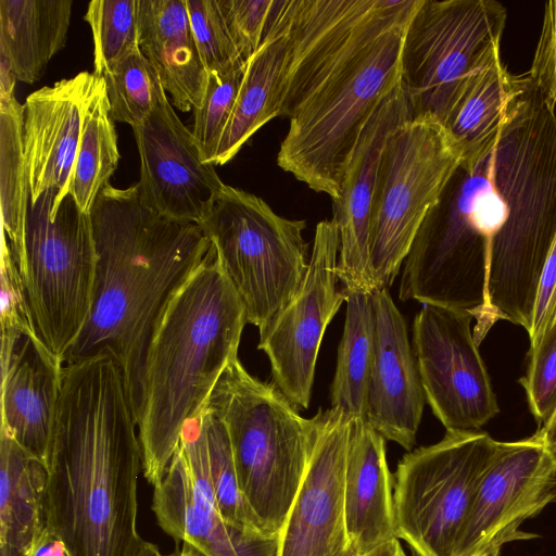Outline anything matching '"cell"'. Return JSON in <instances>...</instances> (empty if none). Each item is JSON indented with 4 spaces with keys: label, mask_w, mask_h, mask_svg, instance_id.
<instances>
[{
    "label": "cell",
    "mask_w": 556,
    "mask_h": 556,
    "mask_svg": "<svg viewBox=\"0 0 556 556\" xmlns=\"http://www.w3.org/2000/svg\"><path fill=\"white\" fill-rule=\"evenodd\" d=\"M527 76L556 105V0L545 3L540 38Z\"/></svg>",
    "instance_id": "obj_40"
},
{
    "label": "cell",
    "mask_w": 556,
    "mask_h": 556,
    "mask_svg": "<svg viewBox=\"0 0 556 556\" xmlns=\"http://www.w3.org/2000/svg\"><path fill=\"white\" fill-rule=\"evenodd\" d=\"M85 21L92 33L93 73L100 77L138 46L139 0H92Z\"/></svg>",
    "instance_id": "obj_34"
},
{
    "label": "cell",
    "mask_w": 556,
    "mask_h": 556,
    "mask_svg": "<svg viewBox=\"0 0 556 556\" xmlns=\"http://www.w3.org/2000/svg\"><path fill=\"white\" fill-rule=\"evenodd\" d=\"M142 452L122 374L106 354L65 364L46 527L72 556H138Z\"/></svg>",
    "instance_id": "obj_2"
},
{
    "label": "cell",
    "mask_w": 556,
    "mask_h": 556,
    "mask_svg": "<svg viewBox=\"0 0 556 556\" xmlns=\"http://www.w3.org/2000/svg\"><path fill=\"white\" fill-rule=\"evenodd\" d=\"M393 476L386 439L364 418H351L344 471V516L350 546L363 556L396 539Z\"/></svg>",
    "instance_id": "obj_23"
},
{
    "label": "cell",
    "mask_w": 556,
    "mask_h": 556,
    "mask_svg": "<svg viewBox=\"0 0 556 556\" xmlns=\"http://www.w3.org/2000/svg\"><path fill=\"white\" fill-rule=\"evenodd\" d=\"M493 150L462 161L417 231L399 289L402 301L468 312L476 319L478 344L489 332L490 249L503 215L492 176Z\"/></svg>",
    "instance_id": "obj_6"
},
{
    "label": "cell",
    "mask_w": 556,
    "mask_h": 556,
    "mask_svg": "<svg viewBox=\"0 0 556 556\" xmlns=\"http://www.w3.org/2000/svg\"><path fill=\"white\" fill-rule=\"evenodd\" d=\"M525 83L526 76L508 73L500 53L470 78L443 124L462 152V161L478 160L494 148Z\"/></svg>",
    "instance_id": "obj_27"
},
{
    "label": "cell",
    "mask_w": 556,
    "mask_h": 556,
    "mask_svg": "<svg viewBox=\"0 0 556 556\" xmlns=\"http://www.w3.org/2000/svg\"><path fill=\"white\" fill-rule=\"evenodd\" d=\"M363 556H406V555H405V552H404L399 539H393Z\"/></svg>",
    "instance_id": "obj_46"
},
{
    "label": "cell",
    "mask_w": 556,
    "mask_h": 556,
    "mask_svg": "<svg viewBox=\"0 0 556 556\" xmlns=\"http://www.w3.org/2000/svg\"><path fill=\"white\" fill-rule=\"evenodd\" d=\"M199 225L238 293L248 323L264 336L305 279L306 222L282 217L262 198L225 184Z\"/></svg>",
    "instance_id": "obj_8"
},
{
    "label": "cell",
    "mask_w": 556,
    "mask_h": 556,
    "mask_svg": "<svg viewBox=\"0 0 556 556\" xmlns=\"http://www.w3.org/2000/svg\"><path fill=\"white\" fill-rule=\"evenodd\" d=\"M506 16L495 0H421L402 51L413 117L445 123L470 78L500 53Z\"/></svg>",
    "instance_id": "obj_11"
},
{
    "label": "cell",
    "mask_w": 556,
    "mask_h": 556,
    "mask_svg": "<svg viewBox=\"0 0 556 556\" xmlns=\"http://www.w3.org/2000/svg\"><path fill=\"white\" fill-rule=\"evenodd\" d=\"M0 267L1 331L38 333L23 277L10 251L3 244H1Z\"/></svg>",
    "instance_id": "obj_39"
},
{
    "label": "cell",
    "mask_w": 556,
    "mask_h": 556,
    "mask_svg": "<svg viewBox=\"0 0 556 556\" xmlns=\"http://www.w3.org/2000/svg\"><path fill=\"white\" fill-rule=\"evenodd\" d=\"M62 361L38 333L1 331V430L48 469Z\"/></svg>",
    "instance_id": "obj_21"
},
{
    "label": "cell",
    "mask_w": 556,
    "mask_h": 556,
    "mask_svg": "<svg viewBox=\"0 0 556 556\" xmlns=\"http://www.w3.org/2000/svg\"><path fill=\"white\" fill-rule=\"evenodd\" d=\"M96 267L87 320L63 364L110 355L139 417L143 365L172 296L213 244L199 224L166 217L140 199L136 185L110 182L90 211Z\"/></svg>",
    "instance_id": "obj_3"
},
{
    "label": "cell",
    "mask_w": 556,
    "mask_h": 556,
    "mask_svg": "<svg viewBox=\"0 0 556 556\" xmlns=\"http://www.w3.org/2000/svg\"><path fill=\"white\" fill-rule=\"evenodd\" d=\"M16 81L12 59L4 47L0 46V98L14 97Z\"/></svg>",
    "instance_id": "obj_43"
},
{
    "label": "cell",
    "mask_w": 556,
    "mask_h": 556,
    "mask_svg": "<svg viewBox=\"0 0 556 556\" xmlns=\"http://www.w3.org/2000/svg\"><path fill=\"white\" fill-rule=\"evenodd\" d=\"M370 292L375 346L366 420L386 440L412 451L427 402L418 364L405 319L389 289Z\"/></svg>",
    "instance_id": "obj_22"
},
{
    "label": "cell",
    "mask_w": 556,
    "mask_h": 556,
    "mask_svg": "<svg viewBox=\"0 0 556 556\" xmlns=\"http://www.w3.org/2000/svg\"><path fill=\"white\" fill-rule=\"evenodd\" d=\"M463 160L445 127L431 116L403 122L386 144L369 229L371 290L389 289L430 208Z\"/></svg>",
    "instance_id": "obj_9"
},
{
    "label": "cell",
    "mask_w": 556,
    "mask_h": 556,
    "mask_svg": "<svg viewBox=\"0 0 556 556\" xmlns=\"http://www.w3.org/2000/svg\"><path fill=\"white\" fill-rule=\"evenodd\" d=\"M346 315L330 388L331 407L367 417V392L375 346L371 292H346Z\"/></svg>",
    "instance_id": "obj_29"
},
{
    "label": "cell",
    "mask_w": 556,
    "mask_h": 556,
    "mask_svg": "<svg viewBox=\"0 0 556 556\" xmlns=\"http://www.w3.org/2000/svg\"><path fill=\"white\" fill-rule=\"evenodd\" d=\"M500 551L491 552L489 554L482 555V556H498Z\"/></svg>",
    "instance_id": "obj_47"
},
{
    "label": "cell",
    "mask_w": 556,
    "mask_h": 556,
    "mask_svg": "<svg viewBox=\"0 0 556 556\" xmlns=\"http://www.w3.org/2000/svg\"><path fill=\"white\" fill-rule=\"evenodd\" d=\"M48 469L0 429V556H27L46 527Z\"/></svg>",
    "instance_id": "obj_26"
},
{
    "label": "cell",
    "mask_w": 556,
    "mask_h": 556,
    "mask_svg": "<svg viewBox=\"0 0 556 556\" xmlns=\"http://www.w3.org/2000/svg\"><path fill=\"white\" fill-rule=\"evenodd\" d=\"M520 383L540 427L556 408V323L530 346L527 370Z\"/></svg>",
    "instance_id": "obj_37"
},
{
    "label": "cell",
    "mask_w": 556,
    "mask_h": 556,
    "mask_svg": "<svg viewBox=\"0 0 556 556\" xmlns=\"http://www.w3.org/2000/svg\"><path fill=\"white\" fill-rule=\"evenodd\" d=\"M492 176L503 215L491 241L486 327L507 320L528 332L556 238V105L528 76L494 147Z\"/></svg>",
    "instance_id": "obj_5"
},
{
    "label": "cell",
    "mask_w": 556,
    "mask_h": 556,
    "mask_svg": "<svg viewBox=\"0 0 556 556\" xmlns=\"http://www.w3.org/2000/svg\"><path fill=\"white\" fill-rule=\"evenodd\" d=\"M338 253L337 224L332 218L320 222L300 292L260 337L257 349L269 359L274 384L295 408L309 406L321 339L346 300L337 273Z\"/></svg>",
    "instance_id": "obj_14"
},
{
    "label": "cell",
    "mask_w": 556,
    "mask_h": 556,
    "mask_svg": "<svg viewBox=\"0 0 556 556\" xmlns=\"http://www.w3.org/2000/svg\"><path fill=\"white\" fill-rule=\"evenodd\" d=\"M306 471L279 532L276 556H359L348 540L344 471L351 418L319 410Z\"/></svg>",
    "instance_id": "obj_18"
},
{
    "label": "cell",
    "mask_w": 556,
    "mask_h": 556,
    "mask_svg": "<svg viewBox=\"0 0 556 556\" xmlns=\"http://www.w3.org/2000/svg\"><path fill=\"white\" fill-rule=\"evenodd\" d=\"M191 29L207 73L224 74L244 64L218 0H186Z\"/></svg>",
    "instance_id": "obj_36"
},
{
    "label": "cell",
    "mask_w": 556,
    "mask_h": 556,
    "mask_svg": "<svg viewBox=\"0 0 556 556\" xmlns=\"http://www.w3.org/2000/svg\"><path fill=\"white\" fill-rule=\"evenodd\" d=\"M285 0H218L229 33L244 62L261 47Z\"/></svg>",
    "instance_id": "obj_38"
},
{
    "label": "cell",
    "mask_w": 556,
    "mask_h": 556,
    "mask_svg": "<svg viewBox=\"0 0 556 556\" xmlns=\"http://www.w3.org/2000/svg\"><path fill=\"white\" fill-rule=\"evenodd\" d=\"M23 105L0 98V207L2 242L22 275L30 188L23 152Z\"/></svg>",
    "instance_id": "obj_30"
},
{
    "label": "cell",
    "mask_w": 556,
    "mask_h": 556,
    "mask_svg": "<svg viewBox=\"0 0 556 556\" xmlns=\"http://www.w3.org/2000/svg\"><path fill=\"white\" fill-rule=\"evenodd\" d=\"M138 556H204V555L188 543H182L181 547L175 549L174 552H172L169 554H163L157 545L146 541V543Z\"/></svg>",
    "instance_id": "obj_44"
},
{
    "label": "cell",
    "mask_w": 556,
    "mask_h": 556,
    "mask_svg": "<svg viewBox=\"0 0 556 556\" xmlns=\"http://www.w3.org/2000/svg\"><path fill=\"white\" fill-rule=\"evenodd\" d=\"M245 63L224 74L208 73L203 100L192 110L191 132L205 163L212 164L230 119L243 79Z\"/></svg>",
    "instance_id": "obj_35"
},
{
    "label": "cell",
    "mask_w": 556,
    "mask_h": 556,
    "mask_svg": "<svg viewBox=\"0 0 556 556\" xmlns=\"http://www.w3.org/2000/svg\"><path fill=\"white\" fill-rule=\"evenodd\" d=\"M556 501V454L533 433L503 442L484 470L457 556H482L534 534L519 527Z\"/></svg>",
    "instance_id": "obj_15"
},
{
    "label": "cell",
    "mask_w": 556,
    "mask_h": 556,
    "mask_svg": "<svg viewBox=\"0 0 556 556\" xmlns=\"http://www.w3.org/2000/svg\"><path fill=\"white\" fill-rule=\"evenodd\" d=\"M55 197L29 205L22 277L37 331L63 363L89 314L96 248L90 213L68 193L51 214Z\"/></svg>",
    "instance_id": "obj_12"
},
{
    "label": "cell",
    "mask_w": 556,
    "mask_h": 556,
    "mask_svg": "<svg viewBox=\"0 0 556 556\" xmlns=\"http://www.w3.org/2000/svg\"><path fill=\"white\" fill-rule=\"evenodd\" d=\"M412 117L400 83L367 121L348 159L340 198L332 202L339 232L337 273L346 292L371 291L369 229L379 167L389 137Z\"/></svg>",
    "instance_id": "obj_19"
},
{
    "label": "cell",
    "mask_w": 556,
    "mask_h": 556,
    "mask_svg": "<svg viewBox=\"0 0 556 556\" xmlns=\"http://www.w3.org/2000/svg\"><path fill=\"white\" fill-rule=\"evenodd\" d=\"M138 45L172 104L182 112L198 108L208 73L191 29L186 0H139Z\"/></svg>",
    "instance_id": "obj_24"
},
{
    "label": "cell",
    "mask_w": 556,
    "mask_h": 556,
    "mask_svg": "<svg viewBox=\"0 0 556 556\" xmlns=\"http://www.w3.org/2000/svg\"><path fill=\"white\" fill-rule=\"evenodd\" d=\"M132 131L140 157L136 187L141 201L176 220H204L225 184L214 165L202 160L191 130L164 89L149 116Z\"/></svg>",
    "instance_id": "obj_16"
},
{
    "label": "cell",
    "mask_w": 556,
    "mask_h": 556,
    "mask_svg": "<svg viewBox=\"0 0 556 556\" xmlns=\"http://www.w3.org/2000/svg\"><path fill=\"white\" fill-rule=\"evenodd\" d=\"M500 441L488 433L446 432L406 453L394 476L395 536L416 556H457L479 481Z\"/></svg>",
    "instance_id": "obj_10"
},
{
    "label": "cell",
    "mask_w": 556,
    "mask_h": 556,
    "mask_svg": "<svg viewBox=\"0 0 556 556\" xmlns=\"http://www.w3.org/2000/svg\"><path fill=\"white\" fill-rule=\"evenodd\" d=\"M421 0H290L278 166L340 198L348 159L376 109L401 83L402 51Z\"/></svg>",
    "instance_id": "obj_1"
},
{
    "label": "cell",
    "mask_w": 556,
    "mask_h": 556,
    "mask_svg": "<svg viewBox=\"0 0 556 556\" xmlns=\"http://www.w3.org/2000/svg\"><path fill=\"white\" fill-rule=\"evenodd\" d=\"M100 76L81 72L31 92L23 104V152L30 203L56 192L51 214L70 193L85 111Z\"/></svg>",
    "instance_id": "obj_20"
},
{
    "label": "cell",
    "mask_w": 556,
    "mask_h": 556,
    "mask_svg": "<svg viewBox=\"0 0 556 556\" xmlns=\"http://www.w3.org/2000/svg\"><path fill=\"white\" fill-rule=\"evenodd\" d=\"M244 306L214 247L172 296L147 351L137 419L142 473L165 476L187 420L200 415L226 367L238 358Z\"/></svg>",
    "instance_id": "obj_4"
},
{
    "label": "cell",
    "mask_w": 556,
    "mask_h": 556,
    "mask_svg": "<svg viewBox=\"0 0 556 556\" xmlns=\"http://www.w3.org/2000/svg\"><path fill=\"white\" fill-rule=\"evenodd\" d=\"M101 77L113 121L131 128L149 116L163 90L139 45L113 63Z\"/></svg>",
    "instance_id": "obj_33"
},
{
    "label": "cell",
    "mask_w": 556,
    "mask_h": 556,
    "mask_svg": "<svg viewBox=\"0 0 556 556\" xmlns=\"http://www.w3.org/2000/svg\"><path fill=\"white\" fill-rule=\"evenodd\" d=\"M290 0L269 27L258 50L247 61L237 100L213 165L232 160L266 123L279 116L278 91L289 48Z\"/></svg>",
    "instance_id": "obj_25"
},
{
    "label": "cell",
    "mask_w": 556,
    "mask_h": 556,
    "mask_svg": "<svg viewBox=\"0 0 556 556\" xmlns=\"http://www.w3.org/2000/svg\"><path fill=\"white\" fill-rule=\"evenodd\" d=\"M152 510L161 529L204 556H276L277 539H249L225 523L211 486L201 417L186 421Z\"/></svg>",
    "instance_id": "obj_17"
},
{
    "label": "cell",
    "mask_w": 556,
    "mask_h": 556,
    "mask_svg": "<svg viewBox=\"0 0 556 556\" xmlns=\"http://www.w3.org/2000/svg\"><path fill=\"white\" fill-rule=\"evenodd\" d=\"M205 408L227 431L241 491L265 535L278 538L306 471L315 416L302 417L239 358L223 371Z\"/></svg>",
    "instance_id": "obj_7"
},
{
    "label": "cell",
    "mask_w": 556,
    "mask_h": 556,
    "mask_svg": "<svg viewBox=\"0 0 556 556\" xmlns=\"http://www.w3.org/2000/svg\"><path fill=\"white\" fill-rule=\"evenodd\" d=\"M556 323V238L544 264L530 330V346Z\"/></svg>",
    "instance_id": "obj_41"
},
{
    "label": "cell",
    "mask_w": 556,
    "mask_h": 556,
    "mask_svg": "<svg viewBox=\"0 0 556 556\" xmlns=\"http://www.w3.org/2000/svg\"><path fill=\"white\" fill-rule=\"evenodd\" d=\"M468 312L422 304L413 351L426 400L446 432H477L498 412Z\"/></svg>",
    "instance_id": "obj_13"
},
{
    "label": "cell",
    "mask_w": 556,
    "mask_h": 556,
    "mask_svg": "<svg viewBox=\"0 0 556 556\" xmlns=\"http://www.w3.org/2000/svg\"><path fill=\"white\" fill-rule=\"evenodd\" d=\"M119 156L114 121L100 77L85 111L70 188V194L84 212L90 213L99 192L114 174Z\"/></svg>",
    "instance_id": "obj_31"
},
{
    "label": "cell",
    "mask_w": 556,
    "mask_h": 556,
    "mask_svg": "<svg viewBox=\"0 0 556 556\" xmlns=\"http://www.w3.org/2000/svg\"><path fill=\"white\" fill-rule=\"evenodd\" d=\"M27 556H72L65 544L48 528L33 545Z\"/></svg>",
    "instance_id": "obj_42"
},
{
    "label": "cell",
    "mask_w": 556,
    "mask_h": 556,
    "mask_svg": "<svg viewBox=\"0 0 556 556\" xmlns=\"http://www.w3.org/2000/svg\"><path fill=\"white\" fill-rule=\"evenodd\" d=\"M200 417L204 431L208 478L222 519L249 539H270L265 535L241 491L224 425L206 408Z\"/></svg>",
    "instance_id": "obj_32"
},
{
    "label": "cell",
    "mask_w": 556,
    "mask_h": 556,
    "mask_svg": "<svg viewBox=\"0 0 556 556\" xmlns=\"http://www.w3.org/2000/svg\"><path fill=\"white\" fill-rule=\"evenodd\" d=\"M72 0H0V46L17 81L35 83L65 46Z\"/></svg>",
    "instance_id": "obj_28"
},
{
    "label": "cell",
    "mask_w": 556,
    "mask_h": 556,
    "mask_svg": "<svg viewBox=\"0 0 556 556\" xmlns=\"http://www.w3.org/2000/svg\"><path fill=\"white\" fill-rule=\"evenodd\" d=\"M556 454V408L552 416L534 432Z\"/></svg>",
    "instance_id": "obj_45"
}]
</instances>
